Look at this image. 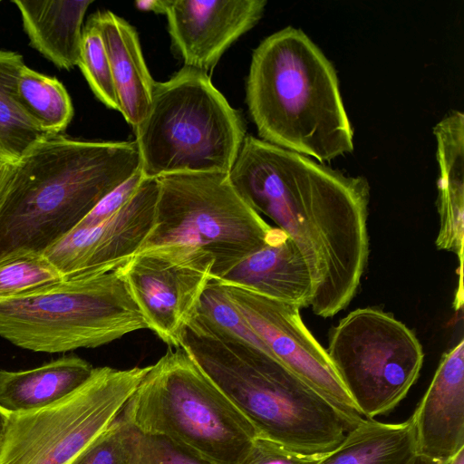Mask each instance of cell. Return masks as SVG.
Segmentation results:
<instances>
[{"label":"cell","instance_id":"cell-1","mask_svg":"<svg viewBox=\"0 0 464 464\" xmlns=\"http://www.w3.org/2000/svg\"><path fill=\"white\" fill-rule=\"evenodd\" d=\"M228 179L295 242L309 267L310 306L328 318L354 297L369 256L370 187L310 158L246 135Z\"/></svg>","mask_w":464,"mask_h":464},{"label":"cell","instance_id":"cell-2","mask_svg":"<svg viewBox=\"0 0 464 464\" xmlns=\"http://www.w3.org/2000/svg\"><path fill=\"white\" fill-rule=\"evenodd\" d=\"M140 166L135 140L48 136L12 164L0 194V258L43 253Z\"/></svg>","mask_w":464,"mask_h":464},{"label":"cell","instance_id":"cell-3","mask_svg":"<svg viewBox=\"0 0 464 464\" xmlns=\"http://www.w3.org/2000/svg\"><path fill=\"white\" fill-rule=\"evenodd\" d=\"M258 437L304 456L337 449L363 419L338 407L279 361L228 337L197 314L181 346Z\"/></svg>","mask_w":464,"mask_h":464},{"label":"cell","instance_id":"cell-4","mask_svg":"<svg viewBox=\"0 0 464 464\" xmlns=\"http://www.w3.org/2000/svg\"><path fill=\"white\" fill-rule=\"evenodd\" d=\"M246 102L266 142L320 162L353 150L336 72L301 29L285 27L254 50Z\"/></svg>","mask_w":464,"mask_h":464},{"label":"cell","instance_id":"cell-5","mask_svg":"<svg viewBox=\"0 0 464 464\" xmlns=\"http://www.w3.org/2000/svg\"><path fill=\"white\" fill-rule=\"evenodd\" d=\"M158 182L154 223L136 254H163L218 280L272 235L274 227L240 197L228 174L178 173Z\"/></svg>","mask_w":464,"mask_h":464},{"label":"cell","instance_id":"cell-6","mask_svg":"<svg viewBox=\"0 0 464 464\" xmlns=\"http://www.w3.org/2000/svg\"><path fill=\"white\" fill-rule=\"evenodd\" d=\"M143 178L228 174L246 137L240 113L201 70L183 66L155 82L145 118L133 128Z\"/></svg>","mask_w":464,"mask_h":464},{"label":"cell","instance_id":"cell-7","mask_svg":"<svg viewBox=\"0 0 464 464\" xmlns=\"http://www.w3.org/2000/svg\"><path fill=\"white\" fill-rule=\"evenodd\" d=\"M121 413L139 431L166 436L215 464H241L258 437L183 347L150 366Z\"/></svg>","mask_w":464,"mask_h":464},{"label":"cell","instance_id":"cell-8","mask_svg":"<svg viewBox=\"0 0 464 464\" xmlns=\"http://www.w3.org/2000/svg\"><path fill=\"white\" fill-rule=\"evenodd\" d=\"M142 329L146 321L121 266L0 301V336L34 352L95 348Z\"/></svg>","mask_w":464,"mask_h":464},{"label":"cell","instance_id":"cell-9","mask_svg":"<svg viewBox=\"0 0 464 464\" xmlns=\"http://www.w3.org/2000/svg\"><path fill=\"white\" fill-rule=\"evenodd\" d=\"M150 366L97 367L63 400L34 411L9 412L0 464H70L121 414Z\"/></svg>","mask_w":464,"mask_h":464},{"label":"cell","instance_id":"cell-10","mask_svg":"<svg viewBox=\"0 0 464 464\" xmlns=\"http://www.w3.org/2000/svg\"><path fill=\"white\" fill-rule=\"evenodd\" d=\"M326 353L366 420L388 414L406 397L424 358L419 340L404 324L372 307L343 317L331 331Z\"/></svg>","mask_w":464,"mask_h":464},{"label":"cell","instance_id":"cell-11","mask_svg":"<svg viewBox=\"0 0 464 464\" xmlns=\"http://www.w3.org/2000/svg\"><path fill=\"white\" fill-rule=\"evenodd\" d=\"M218 283L276 360L341 409L361 415L326 350L304 324L299 306L241 286Z\"/></svg>","mask_w":464,"mask_h":464},{"label":"cell","instance_id":"cell-12","mask_svg":"<svg viewBox=\"0 0 464 464\" xmlns=\"http://www.w3.org/2000/svg\"><path fill=\"white\" fill-rule=\"evenodd\" d=\"M158 193V179L144 178L115 214L92 226L75 227L43 255L64 279L118 268L139 251L151 230Z\"/></svg>","mask_w":464,"mask_h":464},{"label":"cell","instance_id":"cell-13","mask_svg":"<svg viewBox=\"0 0 464 464\" xmlns=\"http://www.w3.org/2000/svg\"><path fill=\"white\" fill-rule=\"evenodd\" d=\"M121 270L148 329L170 348L180 347L210 273L156 252L134 255Z\"/></svg>","mask_w":464,"mask_h":464},{"label":"cell","instance_id":"cell-14","mask_svg":"<svg viewBox=\"0 0 464 464\" xmlns=\"http://www.w3.org/2000/svg\"><path fill=\"white\" fill-rule=\"evenodd\" d=\"M266 0H169L174 51L186 66L212 70L226 50L261 19Z\"/></svg>","mask_w":464,"mask_h":464},{"label":"cell","instance_id":"cell-15","mask_svg":"<svg viewBox=\"0 0 464 464\" xmlns=\"http://www.w3.org/2000/svg\"><path fill=\"white\" fill-rule=\"evenodd\" d=\"M411 418L417 456L450 463L464 449L463 339L442 355Z\"/></svg>","mask_w":464,"mask_h":464},{"label":"cell","instance_id":"cell-16","mask_svg":"<svg viewBox=\"0 0 464 464\" xmlns=\"http://www.w3.org/2000/svg\"><path fill=\"white\" fill-rule=\"evenodd\" d=\"M220 283L302 307L310 306L314 281L304 256L283 230L274 227L268 241L242 260Z\"/></svg>","mask_w":464,"mask_h":464},{"label":"cell","instance_id":"cell-17","mask_svg":"<svg viewBox=\"0 0 464 464\" xmlns=\"http://www.w3.org/2000/svg\"><path fill=\"white\" fill-rule=\"evenodd\" d=\"M437 141L438 210L440 229L436 238L439 249L454 253L459 260V284L454 305L463 304L464 237V115L452 111L434 127Z\"/></svg>","mask_w":464,"mask_h":464},{"label":"cell","instance_id":"cell-18","mask_svg":"<svg viewBox=\"0 0 464 464\" xmlns=\"http://www.w3.org/2000/svg\"><path fill=\"white\" fill-rule=\"evenodd\" d=\"M89 20L99 29L108 54L120 112L135 128L147 115L155 81L141 52L135 28L111 11H98Z\"/></svg>","mask_w":464,"mask_h":464},{"label":"cell","instance_id":"cell-19","mask_svg":"<svg viewBox=\"0 0 464 464\" xmlns=\"http://www.w3.org/2000/svg\"><path fill=\"white\" fill-rule=\"evenodd\" d=\"M30 45L60 69L78 65L84 14L92 0L12 1Z\"/></svg>","mask_w":464,"mask_h":464},{"label":"cell","instance_id":"cell-20","mask_svg":"<svg viewBox=\"0 0 464 464\" xmlns=\"http://www.w3.org/2000/svg\"><path fill=\"white\" fill-rule=\"evenodd\" d=\"M93 371L92 364L75 355L25 371L0 370V406L9 412L44 408L79 389Z\"/></svg>","mask_w":464,"mask_h":464},{"label":"cell","instance_id":"cell-21","mask_svg":"<svg viewBox=\"0 0 464 464\" xmlns=\"http://www.w3.org/2000/svg\"><path fill=\"white\" fill-rule=\"evenodd\" d=\"M416 457L411 417L400 423L363 419L337 449L316 464H413Z\"/></svg>","mask_w":464,"mask_h":464},{"label":"cell","instance_id":"cell-22","mask_svg":"<svg viewBox=\"0 0 464 464\" xmlns=\"http://www.w3.org/2000/svg\"><path fill=\"white\" fill-rule=\"evenodd\" d=\"M23 56L0 50V156L14 163L47 135L24 108L18 94Z\"/></svg>","mask_w":464,"mask_h":464},{"label":"cell","instance_id":"cell-23","mask_svg":"<svg viewBox=\"0 0 464 464\" xmlns=\"http://www.w3.org/2000/svg\"><path fill=\"white\" fill-rule=\"evenodd\" d=\"M18 94L25 111L49 136L62 134L72 119L71 98L55 77L24 64L18 78Z\"/></svg>","mask_w":464,"mask_h":464},{"label":"cell","instance_id":"cell-24","mask_svg":"<svg viewBox=\"0 0 464 464\" xmlns=\"http://www.w3.org/2000/svg\"><path fill=\"white\" fill-rule=\"evenodd\" d=\"M63 280V276L43 253L18 252L0 258V301Z\"/></svg>","mask_w":464,"mask_h":464},{"label":"cell","instance_id":"cell-25","mask_svg":"<svg viewBox=\"0 0 464 464\" xmlns=\"http://www.w3.org/2000/svg\"><path fill=\"white\" fill-rule=\"evenodd\" d=\"M139 430L121 414L70 464H133Z\"/></svg>","mask_w":464,"mask_h":464},{"label":"cell","instance_id":"cell-26","mask_svg":"<svg viewBox=\"0 0 464 464\" xmlns=\"http://www.w3.org/2000/svg\"><path fill=\"white\" fill-rule=\"evenodd\" d=\"M78 66L94 95L108 108L120 111L104 42L90 20L82 30Z\"/></svg>","mask_w":464,"mask_h":464},{"label":"cell","instance_id":"cell-27","mask_svg":"<svg viewBox=\"0 0 464 464\" xmlns=\"http://www.w3.org/2000/svg\"><path fill=\"white\" fill-rule=\"evenodd\" d=\"M133 464L215 463L166 436L139 431Z\"/></svg>","mask_w":464,"mask_h":464},{"label":"cell","instance_id":"cell-28","mask_svg":"<svg viewBox=\"0 0 464 464\" xmlns=\"http://www.w3.org/2000/svg\"><path fill=\"white\" fill-rule=\"evenodd\" d=\"M323 456L301 455L276 442L257 437L241 464H316Z\"/></svg>","mask_w":464,"mask_h":464},{"label":"cell","instance_id":"cell-29","mask_svg":"<svg viewBox=\"0 0 464 464\" xmlns=\"http://www.w3.org/2000/svg\"><path fill=\"white\" fill-rule=\"evenodd\" d=\"M143 179L140 169L107 194L76 227L92 226L111 217L134 195Z\"/></svg>","mask_w":464,"mask_h":464},{"label":"cell","instance_id":"cell-30","mask_svg":"<svg viewBox=\"0 0 464 464\" xmlns=\"http://www.w3.org/2000/svg\"><path fill=\"white\" fill-rule=\"evenodd\" d=\"M169 0H140L135 2V6L143 11H151L157 14H165Z\"/></svg>","mask_w":464,"mask_h":464},{"label":"cell","instance_id":"cell-31","mask_svg":"<svg viewBox=\"0 0 464 464\" xmlns=\"http://www.w3.org/2000/svg\"><path fill=\"white\" fill-rule=\"evenodd\" d=\"M12 164L13 163L0 158V194L10 173Z\"/></svg>","mask_w":464,"mask_h":464},{"label":"cell","instance_id":"cell-32","mask_svg":"<svg viewBox=\"0 0 464 464\" xmlns=\"http://www.w3.org/2000/svg\"><path fill=\"white\" fill-rule=\"evenodd\" d=\"M9 420V411L0 406V447L2 445L7 424Z\"/></svg>","mask_w":464,"mask_h":464},{"label":"cell","instance_id":"cell-33","mask_svg":"<svg viewBox=\"0 0 464 464\" xmlns=\"http://www.w3.org/2000/svg\"><path fill=\"white\" fill-rule=\"evenodd\" d=\"M450 464H464V449L457 454Z\"/></svg>","mask_w":464,"mask_h":464},{"label":"cell","instance_id":"cell-34","mask_svg":"<svg viewBox=\"0 0 464 464\" xmlns=\"http://www.w3.org/2000/svg\"><path fill=\"white\" fill-rule=\"evenodd\" d=\"M450 463L435 462V461L428 460L426 459L417 456L413 464H450Z\"/></svg>","mask_w":464,"mask_h":464},{"label":"cell","instance_id":"cell-35","mask_svg":"<svg viewBox=\"0 0 464 464\" xmlns=\"http://www.w3.org/2000/svg\"><path fill=\"white\" fill-rule=\"evenodd\" d=\"M1 159H3L1 156H0Z\"/></svg>","mask_w":464,"mask_h":464}]
</instances>
